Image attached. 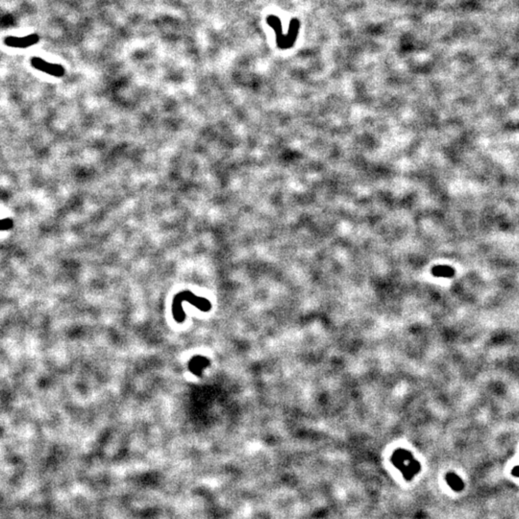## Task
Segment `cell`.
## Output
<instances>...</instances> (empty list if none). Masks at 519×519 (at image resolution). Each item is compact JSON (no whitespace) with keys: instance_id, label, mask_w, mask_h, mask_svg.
Here are the masks:
<instances>
[{"instance_id":"3","label":"cell","mask_w":519,"mask_h":519,"mask_svg":"<svg viewBox=\"0 0 519 519\" xmlns=\"http://www.w3.org/2000/svg\"><path fill=\"white\" fill-rule=\"evenodd\" d=\"M39 41V36L32 34L29 36H25L22 38L18 37H7L5 39V44L10 48H30L33 44Z\"/></svg>"},{"instance_id":"1","label":"cell","mask_w":519,"mask_h":519,"mask_svg":"<svg viewBox=\"0 0 519 519\" xmlns=\"http://www.w3.org/2000/svg\"><path fill=\"white\" fill-rule=\"evenodd\" d=\"M392 463L407 481L413 479L420 471V463L414 459L413 454L405 449H397L392 456Z\"/></svg>"},{"instance_id":"4","label":"cell","mask_w":519,"mask_h":519,"mask_svg":"<svg viewBox=\"0 0 519 519\" xmlns=\"http://www.w3.org/2000/svg\"><path fill=\"white\" fill-rule=\"evenodd\" d=\"M432 273L436 277L451 278L454 276L455 270L453 267H451L449 265H437L432 268Z\"/></svg>"},{"instance_id":"5","label":"cell","mask_w":519,"mask_h":519,"mask_svg":"<svg viewBox=\"0 0 519 519\" xmlns=\"http://www.w3.org/2000/svg\"><path fill=\"white\" fill-rule=\"evenodd\" d=\"M12 225L11 220H0V229H8Z\"/></svg>"},{"instance_id":"2","label":"cell","mask_w":519,"mask_h":519,"mask_svg":"<svg viewBox=\"0 0 519 519\" xmlns=\"http://www.w3.org/2000/svg\"><path fill=\"white\" fill-rule=\"evenodd\" d=\"M31 64L38 71L46 72L48 74H51L53 76L61 77V76L64 75V67L62 65H60V64H50V63H48V62L40 59V58H32Z\"/></svg>"}]
</instances>
